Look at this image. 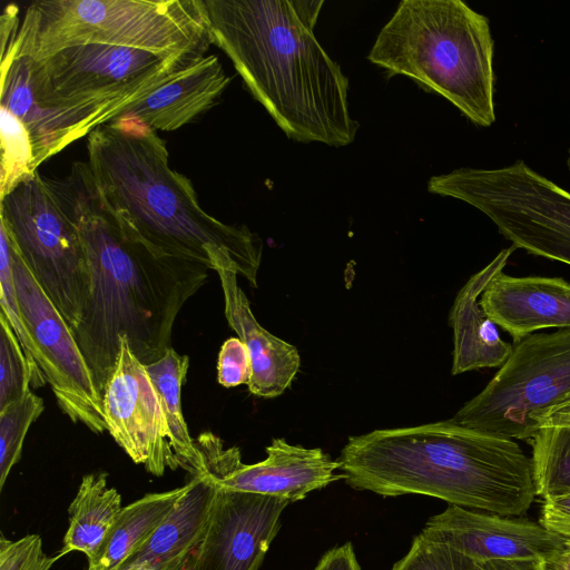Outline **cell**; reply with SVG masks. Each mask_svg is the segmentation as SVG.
Here are the masks:
<instances>
[{"label": "cell", "instance_id": "1", "mask_svg": "<svg viewBox=\"0 0 570 570\" xmlns=\"http://www.w3.org/2000/svg\"><path fill=\"white\" fill-rule=\"evenodd\" d=\"M43 179L82 242L88 293L72 334L102 397L119 337H127L144 365L163 357L171 347L179 311L207 282L209 268L156 250L115 217L102 204L87 161L75 163L61 179Z\"/></svg>", "mask_w": 570, "mask_h": 570}, {"label": "cell", "instance_id": "2", "mask_svg": "<svg viewBox=\"0 0 570 570\" xmlns=\"http://www.w3.org/2000/svg\"><path fill=\"white\" fill-rule=\"evenodd\" d=\"M204 1L213 45L288 138L354 141L360 122L348 110V79L314 35L323 0Z\"/></svg>", "mask_w": 570, "mask_h": 570}, {"label": "cell", "instance_id": "3", "mask_svg": "<svg viewBox=\"0 0 570 570\" xmlns=\"http://www.w3.org/2000/svg\"><path fill=\"white\" fill-rule=\"evenodd\" d=\"M87 151L102 204L149 246L209 269L232 268L257 286L262 239L200 207L191 181L169 166L156 130L119 117L87 136Z\"/></svg>", "mask_w": 570, "mask_h": 570}, {"label": "cell", "instance_id": "4", "mask_svg": "<svg viewBox=\"0 0 570 570\" xmlns=\"http://www.w3.org/2000/svg\"><path fill=\"white\" fill-rule=\"evenodd\" d=\"M337 461L347 484L383 497L423 494L517 517L537 495L531 458L515 441L451 419L351 436Z\"/></svg>", "mask_w": 570, "mask_h": 570}, {"label": "cell", "instance_id": "5", "mask_svg": "<svg viewBox=\"0 0 570 570\" xmlns=\"http://www.w3.org/2000/svg\"><path fill=\"white\" fill-rule=\"evenodd\" d=\"M494 42L489 19L461 0H403L367 56L489 127L494 110Z\"/></svg>", "mask_w": 570, "mask_h": 570}, {"label": "cell", "instance_id": "6", "mask_svg": "<svg viewBox=\"0 0 570 570\" xmlns=\"http://www.w3.org/2000/svg\"><path fill=\"white\" fill-rule=\"evenodd\" d=\"M83 45L205 56L213 39L204 0H41L26 8L1 56L39 60Z\"/></svg>", "mask_w": 570, "mask_h": 570}, {"label": "cell", "instance_id": "7", "mask_svg": "<svg viewBox=\"0 0 570 570\" xmlns=\"http://www.w3.org/2000/svg\"><path fill=\"white\" fill-rule=\"evenodd\" d=\"M203 57L83 45L39 60L28 58L38 101L58 115L73 142L116 120Z\"/></svg>", "mask_w": 570, "mask_h": 570}, {"label": "cell", "instance_id": "8", "mask_svg": "<svg viewBox=\"0 0 570 570\" xmlns=\"http://www.w3.org/2000/svg\"><path fill=\"white\" fill-rule=\"evenodd\" d=\"M432 194L479 209L513 246L570 265V191L524 161L432 176Z\"/></svg>", "mask_w": 570, "mask_h": 570}, {"label": "cell", "instance_id": "9", "mask_svg": "<svg viewBox=\"0 0 570 570\" xmlns=\"http://www.w3.org/2000/svg\"><path fill=\"white\" fill-rule=\"evenodd\" d=\"M570 399V328L533 333L514 344L505 363L451 419L488 434L529 440L532 415Z\"/></svg>", "mask_w": 570, "mask_h": 570}, {"label": "cell", "instance_id": "10", "mask_svg": "<svg viewBox=\"0 0 570 570\" xmlns=\"http://www.w3.org/2000/svg\"><path fill=\"white\" fill-rule=\"evenodd\" d=\"M2 224L21 258L71 327L88 293V271L76 225L38 171L0 199Z\"/></svg>", "mask_w": 570, "mask_h": 570}, {"label": "cell", "instance_id": "11", "mask_svg": "<svg viewBox=\"0 0 570 570\" xmlns=\"http://www.w3.org/2000/svg\"><path fill=\"white\" fill-rule=\"evenodd\" d=\"M9 243L18 302L37 363L60 410L73 423H81L100 434L107 431L101 396L71 327L39 285L10 237Z\"/></svg>", "mask_w": 570, "mask_h": 570}, {"label": "cell", "instance_id": "12", "mask_svg": "<svg viewBox=\"0 0 570 570\" xmlns=\"http://www.w3.org/2000/svg\"><path fill=\"white\" fill-rule=\"evenodd\" d=\"M195 441L205 471L225 489L276 497L291 502L344 479L337 460L318 448L293 445L285 439H273L266 448V459L254 464L242 462L238 448H224L223 441L210 432Z\"/></svg>", "mask_w": 570, "mask_h": 570}, {"label": "cell", "instance_id": "13", "mask_svg": "<svg viewBox=\"0 0 570 570\" xmlns=\"http://www.w3.org/2000/svg\"><path fill=\"white\" fill-rule=\"evenodd\" d=\"M119 342V355L101 397L107 431L136 464L161 476L167 468L180 466L167 419L146 366L134 355L126 336Z\"/></svg>", "mask_w": 570, "mask_h": 570}, {"label": "cell", "instance_id": "14", "mask_svg": "<svg viewBox=\"0 0 570 570\" xmlns=\"http://www.w3.org/2000/svg\"><path fill=\"white\" fill-rule=\"evenodd\" d=\"M288 503L217 485L205 533L186 570H258Z\"/></svg>", "mask_w": 570, "mask_h": 570}, {"label": "cell", "instance_id": "15", "mask_svg": "<svg viewBox=\"0 0 570 570\" xmlns=\"http://www.w3.org/2000/svg\"><path fill=\"white\" fill-rule=\"evenodd\" d=\"M446 544L475 562L492 560H541L552 562L566 538L539 522L471 510L450 504L430 518L420 533Z\"/></svg>", "mask_w": 570, "mask_h": 570}, {"label": "cell", "instance_id": "16", "mask_svg": "<svg viewBox=\"0 0 570 570\" xmlns=\"http://www.w3.org/2000/svg\"><path fill=\"white\" fill-rule=\"evenodd\" d=\"M480 305L514 344L540 330L570 328V283L561 277L502 272L483 291Z\"/></svg>", "mask_w": 570, "mask_h": 570}, {"label": "cell", "instance_id": "17", "mask_svg": "<svg viewBox=\"0 0 570 570\" xmlns=\"http://www.w3.org/2000/svg\"><path fill=\"white\" fill-rule=\"evenodd\" d=\"M225 302V316L230 328L249 353L252 379L248 391L258 397L281 395L295 379L301 356L297 348L266 331L255 318L249 301L237 283V273L216 267Z\"/></svg>", "mask_w": 570, "mask_h": 570}, {"label": "cell", "instance_id": "18", "mask_svg": "<svg viewBox=\"0 0 570 570\" xmlns=\"http://www.w3.org/2000/svg\"><path fill=\"white\" fill-rule=\"evenodd\" d=\"M515 248L511 245L500 250L487 266L469 278L454 299L450 312L453 375L500 367L512 352L513 346L502 340L498 326L480 305V297L491 281L503 272Z\"/></svg>", "mask_w": 570, "mask_h": 570}, {"label": "cell", "instance_id": "19", "mask_svg": "<svg viewBox=\"0 0 570 570\" xmlns=\"http://www.w3.org/2000/svg\"><path fill=\"white\" fill-rule=\"evenodd\" d=\"M186 493L148 541L118 570H186L205 533L217 493L205 472L187 482Z\"/></svg>", "mask_w": 570, "mask_h": 570}, {"label": "cell", "instance_id": "20", "mask_svg": "<svg viewBox=\"0 0 570 570\" xmlns=\"http://www.w3.org/2000/svg\"><path fill=\"white\" fill-rule=\"evenodd\" d=\"M229 81L218 58L204 56L119 117L134 118L156 131L176 130L214 107Z\"/></svg>", "mask_w": 570, "mask_h": 570}, {"label": "cell", "instance_id": "21", "mask_svg": "<svg viewBox=\"0 0 570 570\" xmlns=\"http://www.w3.org/2000/svg\"><path fill=\"white\" fill-rule=\"evenodd\" d=\"M0 71V106L10 110L28 130L38 169L43 161L70 145L68 131L58 115L38 101L28 57L1 56Z\"/></svg>", "mask_w": 570, "mask_h": 570}, {"label": "cell", "instance_id": "22", "mask_svg": "<svg viewBox=\"0 0 570 570\" xmlns=\"http://www.w3.org/2000/svg\"><path fill=\"white\" fill-rule=\"evenodd\" d=\"M183 487L148 493L122 508L96 554L88 560L87 570H118L153 535L186 493Z\"/></svg>", "mask_w": 570, "mask_h": 570}, {"label": "cell", "instance_id": "23", "mask_svg": "<svg viewBox=\"0 0 570 570\" xmlns=\"http://www.w3.org/2000/svg\"><path fill=\"white\" fill-rule=\"evenodd\" d=\"M105 472L83 475L77 494L69 505V523L63 546L57 556L79 551L91 559L102 544L122 510L121 497L108 485Z\"/></svg>", "mask_w": 570, "mask_h": 570}, {"label": "cell", "instance_id": "24", "mask_svg": "<svg viewBox=\"0 0 570 570\" xmlns=\"http://www.w3.org/2000/svg\"><path fill=\"white\" fill-rule=\"evenodd\" d=\"M145 366L166 415L171 449L179 465L191 475L205 473L203 458L189 434L181 409V386L188 372L189 357L169 347L163 357Z\"/></svg>", "mask_w": 570, "mask_h": 570}, {"label": "cell", "instance_id": "25", "mask_svg": "<svg viewBox=\"0 0 570 570\" xmlns=\"http://www.w3.org/2000/svg\"><path fill=\"white\" fill-rule=\"evenodd\" d=\"M537 495L570 492V428H540L529 440Z\"/></svg>", "mask_w": 570, "mask_h": 570}, {"label": "cell", "instance_id": "26", "mask_svg": "<svg viewBox=\"0 0 570 570\" xmlns=\"http://www.w3.org/2000/svg\"><path fill=\"white\" fill-rule=\"evenodd\" d=\"M42 371L31 364L6 314L0 311V411L46 384Z\"/></svg>", "mask_w": 570, "mask_h": 570}, {"label": "cell", "instance_id": "27", "mask_svg": "<svg viewBox=\"0 0 570 570\" xmlns=\"http://www.w3.org/2000/svg\"><path fill=\"white\" fill-rule=\"evenodd\" d=\"M0 199L21 180L38 171L33 147L24 125L6 107L0 106Z\"/></svg>", "mask_w": 570, "mask_h": 570}, {"label": "cell", "instance_id": "28", "mask_svg": "<svg viewBox=\"0 0 570 570\" xmlns=\"http://www.w3.org/2000/svg\"><path fill=\"white\" fill-rule=\"evenodd\" d=\"M43 410V400L30 391L0 411V490L20 460L29 428Z\"/></svg>", "mask_w": 570, "mask_h": 570}, {"label": "cell", "instance_id": "29", "mask_svg": "<svg viewBox=\"0 0 570 570\" xmlns=\"http://www.w3.org/2000/svg\"><path fill=\"white\" fill-rule=\"evenodd\" d=\"M0 308L18 336L28 360L38 368L37 354L24 325L14 283L10 243L7 230L0 224Z\"/></svg>", "mask_w": 570, "mask_h": 570}, {"label": "cell", "instance_id": "30", "mask_svg": "<svg viewBox=\"0 0 570 570\" xmlns=\"http://www.w3.org/2000/svg\"><path fill=\"white\" fill-rule=\"evenodd\" d=\"M392 570H479L478 562L443 544L416 535L409 552Z\"/></svg>", "mask_w": 570, "mask_h": 570}, {"label": "cell", "instance_id": "31", "mask_svg": "<svg viewBox=\"0 0 570 570\" xmlns=\"http://www.w3.org/2000/svg\"><path fill=\"white\" fill-rule=\"evenodd\" d=\"M58 559L57 554L45 553L38 534H27L17 541L1 534L0 570H49Z\"/></svg>", "mask_w": 570, "mask_h": 570}, {"label": "cell", "instance_id": "32", "mask_svg": "<svg viewBox=\"0 0 570 570\" xmlns=\"http://www.w3.org/2000/svg\"><path fill=\"white\" fill-rule=\"evenodd\" d=\"M252 379V363L246 345L238 337L226 340L219 351L217 380L224 387L248 384Z\"/></svg>", "mask_w": 570, "mask_h": 570}, {"label": "cell", "instance_id": "33", "mask_svg": "<svg viewBox=\"0 0 570 570\" xmlns=\"http://www.w3.org/2000/svg\"><path fill=\"white\" fill-rule=\"evenodd\" d=\"M539 523L548 530L570 539V492L543 499Z\"/></svg>", "mask_w": 570, "mask_h": 570}, {"label": "cell", "instance_id": "34", "mask_svg": "<svg viewBox=\"0 0 570 570\" xmlns=\"http://www.w3.org/2000/svg\"><path fill=\"white\" fill-rule=\"evenodd\" d=\"M313 570H361L353 546L347 542L327 551Z\"/></svg>", "mask_w": 570, "mask_h": 570}, {"label": "cell", "instance_id": "35", "mask_svg": "<svg viewBox=\"0 0 570 570\" xmlns=\"http://www.w3.org/2000/svg\"><path fill=\"white\" fill-rule=\"evenodd\" d=\"M532 422L537 430L548 426L570 428V399L554 406L535 412Z\"/></svg>", "mask_w": 570, "mask_h": 570}, {"label": "cell", "instance_id": "36", "mask_svg": "<svg viewBox=\"0 0 570 570\" xmlns=\"http://www.w3.org/2000/svg\"><path fill=\"white\" fill-rule=\"evenodd\" d=\"M479 570H549L541 560H492L478 562Z\"/></svg>", "mask_w": 570, "mask_h": 570}, {"label": "cell", "instance_id": "37", "mask_svg": "<svg viewBox=\"0 0 570 570\" xmlns=\"http://www.w3.org/2000/svg\"><path fill=\"white\" fill-rule=\"evenodd\" d=\"M549 570H570V539H567L559 556L548 564Z\"/></svg>", "mask_w": 570, "mask_h": 570}, {"label": "cell", "instance_id": "38", "mask_svg": "<svg viewBox=\"0 0 570 570\" xmlns=\"http://www.w3.org/2000/svg\"><path fill=\"white\" fill-rule=\"evenodd\" d=\"M568 166H569V169H570V153H569V158H568Z\"/></svg>", "mask_w": 570, "mask_h": 570}]
</instances>
